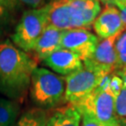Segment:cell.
Here are the masks:
<instances>
[{
    "instance_id": "obj_3",
    "label": "cell",
    "mask_w": 126,
    "mask_h": 126,
    "mask_svg": "<svg viewBox=\"0 0 126 126\" xmlns=\"http://www.w3.org/2000/svg\"><path fill=\"white\" fill-rule=\"evenodd\" d=\"M29 88L32 100L39 107L53 108L64 101V78L44 67L34 70Z\"/></svg>"
},
{
    "instance_id": "obj_17",
    "label": "cell",
    "mask_w": 126,
    "mask_h": 126,
    "mask_svg": "<svg viewBox=\"0 0 126 126\" xmlns=\"http://www.w3.org/2000/svg\"><path fill=\"white\" fill-rule=\"evenodd\" d=\"M122 88H123V82H122V79L117 75H111L107 91H108L116 98V96L120 94Z\"/></svg>"
},
{
    "instance_id": "obj_20",
    "label": "cell",
    "mask_w": 126,
    "mask_h": 126,
    "mask_svg": "<svg viewBox=\"0 0 126 126\" xmlns=\"http://www.w3.org/2000/svg\"><path fill=\"white\" fill-rule=\"evenodd\" d=\"M113 5L117 7V9L120 11L122 21L124 26V30H126V3H120V2H113Z\"/></svg>"
},
{
    "instance_id": "obj_23",
    "label": "cell",
    "mask_w": 126,
    "mask_h": 126,
    "mask_svg": "<svg viewBox=\"0 0 126 126\" xmlns=\"http://www.w3.org/2000/svg\"><path fill=\"white\" fill-rule=\"evenodd\" d=\"M8 9L3 8L2 6H0V23L4 21L6 17H7V14H8Z\"/></svg>"
},
{
    "instance_id": "obj_6",
    "label": "cell",
    "mask_w": 126,
    "mask_h": 126,
    "mask_svg": "<svg viewBox=\"0 0 126 126\" xmlns=\"http://www.w3.org/2000/svg\"><path fill=\"white\" fill-rule=\"evenodd\" d=\"M105 77L107 76L90 71L84 67L66 76L64 78V101L73 105L86 97L99 87Z\"/></svg>"
},
{
    "instance_id": "obj_1",
    "label": "cell",
    "mask_w": 126,
    "mask_h": 126,
    "mask_svg": "<svg viewBox=\"0 0 126 126\" xmlns=\"http://www.w3.org/2000/svg\"><path fill=\"white\" fill-rule=\"evenodd\" d=\"M36 62L9 40L0 42V88L17 97L29 88Z\"/></svg>"
},
{
    "instance_id": "obj_11",
    "label": "cell",
    "mask_w": 126,
    "mask_h": 126,
    "mask_svg": "<svg viewBox=\"0 0 126 126\" xmlns=\"http://www.w3.org/2000/svg\"><path fill=\"white\" fill-rule=\"evenodd\" d=\"M63 33V30L51 25H47L34 49L36 57L39 60L44 61L54 51L60 50Z\"/></svg>"
},
{
    "instance_id": "obj_19",
    "label": "cell",
    "mask_w": 126,
    "mask_h": 126,
    "mask_svg": "<svg viewBox=\"0 0 126 126\" xmlns=\"http://www.w3.org/2000/svg\"><path fill=\"white\" fill-rule=\"evenodd\" d=\"M80 126H108L102 122L95 121L86 115H81V125Z\"/></svg>"
},
{
    "instance_id": "obj_12",
    "label": "cell",
    "mask_w": 126,
    "mask_h": 126,
    "mask_svg": "<svg viewBox=\"0 0 126 126\" xmlns=\"http://www.w3.org/2000/svg\"><path fill=\"white\" fill-rule=\"evenodd\" d=\"M81 115L76 108L68 104L60 107L48 117L46 126H80Z\"/></svg>"
},
{
    "instance_id": "obj_15",
    "label": "cell",
    "mask_w": 126,
    "mask_h": 126,
    "mask_svg": "<svg viewBox=\"0 0 126 126\" xmlns=\"http://www.w3.org/2000/svg\"><path fill=\"white\" fill-rule=\"evenodd\" d=\"M115 50L117 54V63L113 75L126 67V30H123L117 36L115 40Z\"/></svg>"
},
{
    "instance_id": "obj_7",
    "label": "cell",
    "mask_w": 126,
    "mask_h": 126,
    "mask_svg": "<svg viewBox=\"0 0 126 126\" xmlns=\"http://www.w3.org/2000/svg\"><path fill=\"white\" fill-rule=\"evenodd\" d=\"M117 36L99 40L94 53L83 61V67L104 76L113 75L117 63V54L115 50V40Z\"/></svg>"
},
{
    "instance_id": "obj_8",
    "label": "cell",
    "mask_w": 126,
    "mask_h": 126,
    "mask_svg": "<svg viewBox=\"0 0 126 126\" xmlns=\"http://www.w3.org/2000/svg\"><path fill=\"white\" fill-rule=\"evenodd\" d=\"M99 40L98 36L94 35L89 29L77 28L64 30L61 39V49L75 52L83 62L94 53Z\"/></svg>"
},
{
    "instance_id": "obj_14",
    "label": "cell",
    "mask_w": 126,
    "mask_h": 126,
    "mask_svg": "<svg viewBox=\"0 0 126 126\" xmlns=\"http://www.w3.org/2000/svg\"><path fill=\"white\" fill-rule=\"evenodd\" d=\"M47 121V113L40 108H35L24 113L15 126H46Z\"/></svg>"
},
{
    "instance_id": "obj_24",
    "label": "cell",
    "mask_w": 126,
    "mask_h": 126,
    "mask_svg": "<svg viewBox=\"0 0 126 126\" xmlns=\"http://www.w3.org/2000/svg\"><path fill=\"white\" fill-rule=\"evenodd\" d=\"M100 3L105 4V6L107 5H113V0H98Z\"/></svg>"
},
{
    "instance_id": "obj_21",
    "label": "cell",
    "mask_w": 126,
    "mask_h": 126,
    "mask_svg": "<svg viewBox=\"0 0 126 126\" xmlns=\"http://www.w3.org/2000/svg\"><path fill=\"white\" fill-rule=\"evenodd\" d=\"M19 5L18 0H0V6L7 9L8 10L17 8Z\"/></svg>"
},
{
    "instance_id": "obj_4",
    "label": "cell",
    "mask_w": 126,
    "mask_h": 126,
    "mask_svg": "<svg viewBox=\"0 0 126 126\" xmlns=\"http://www.w3.org/2000/svg\"><path fill=\"white\" fill-rule=\"evenodd\" d=\"M48 25L46 6L24 11L11 36L12 43L23 51L34 50L38 38Z\"/></svg>"
},
{
    "instance_id": "obj_25",
    "label": "cell",
    "mask_w": 126,
    "mask_h": 126,
    "mask_svg": "<svg viewBox=\"0 0 126 126\" xmlns=\"http://www.w3.org/2000/svg\"><path fill=\"white\" fill-rule=\"evenodd\" d=\"M113 2H120V3H126V0H113Z\"/></svg>"
},
{
    "instance_id": "obj_5",
    "label": "cell",
    "mask_w": 126,
    "mask_h": 126,
    "mask_svg": "<svg viewBox=\"0 0 126 126\" xmlns=\"http://www.w3.org/2000/svg\"><path fill=\"white\" fill-rule=\"evenodd\" d=\"M80 115H86L108 126H121L115 116V97L108 91L97 88L73 104Z\"/></svg>"
},
{
    "instance_id": "obj_10",
    "label": "cell",
    "mask_w": 126,
    "mask_h": 126,
    "mask_svg": "<svg viewBox=\"0 0 126 126\" xmlns=\"http://www.w3.org/2000/svg\"><path fill=\"white\" fill-rule=\"evenodd\" d=\"M43 62L52 71L65 77L83 68V62L80 57L75 52L64 49L54 51Z\"/></svg>"
},
{
    "instance_id": "obj_18",
    "label": "cell",
    "mask_w": 126,
    "mask_h": 126,
    "mask_svg": "<svg viewBox=\"0 0 126 126\" xmlns=\"http://www.w3.org/2000/svg\"><path fill=\"white\" fill-rule=\"evenodd\" d=\"M20 2L26 5L27 7L33 9H40L42 7L46 6V0H18Z\"/></svg>"
},
{
    "instance_id": "obj_2",
    "label": "cell",
    "mask_w": 126,
    "mask_h": 126,
    "mask_svg": "<svg viewBox=\"0 0 126 126\" xmlns=\"http://www.w3.org/2000/svg\"><path fill=\"white\" fill-rule=\"evenodd\" d=\"M101 10L98 0H53L46 5L48 25L63 31L89 29Z\"/></svg>"
},
{
    "instance_id": "obj_9",
    "label": "cell",
    "mask_w": 126,
    "mask_h": 126,
    "mask_svg": "<svg viewBox=\"0 0 126 126\" xmlns=\"http://www.w3.org/2000/svg\"><path fill=\"white\" fill-rule=\"evenodd\" d=\"M94 30L100 40L119 36L124 26L119 9L114 5H107L95 19Z\"/></svg>"
},
{
    "instance_id": "obj_16",
    "label": "cell",
    "mask_w": 126,
    "mask_h": 126,
    "mask_svg": "<svg viewBox=\"0 0 126 126\" xmlns=\"http://www.w3.org/2000/svg\"><path fill=\"white\" fill-rule=\"evenodd\" d=\"M115 116L121 126H126V88L124 86L115 98Z\"/></svg>"
},
{
    "instance_id": "obj_13",
    "label": "cell",
    "mask_w": 126,
    "mask_h": 126,
    "mask_svg": "<svg viewBox=\"0 0 126 126\" xmlns=\"http://www.w3.org/2000/svg\"><path fill=\"white\" fill-rule=\"evenodd\" d=\"M19 114V105L0 98V126H15Z\"/></svg>"
},
{
    "instance_id": "obj_22",
    "label": "cell",
    "mask_w": 126,
    "mask_h": 126,
    "mask_svg": "<svg viewBox=\"0 0 126 126\" xmlns=\"http://www.w3.org/2000/svg\"><path fill=\"white\" fill-rule=\"evenodd\" d=\"M114 75H117V76H119L122 79V82H123V86L126 88V67L124 68V69L121 70V71H119V72L115 73Z\"/></svg>"
}]
</instances>
